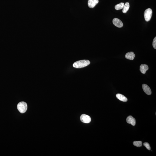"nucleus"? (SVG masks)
I'll return each mask as SVG.
<instances>
[{
	"instance_id": "f8f14e48",
	"label": "nucleus",
	"mask_w": 156,
	"mask_h": 156,
	"mask_svg": "<svg viewBox=\"0 0 156 156\" xmlns=\"http://www.w3.org/2000/svg\"><path fill=\"white\" fill-rule=\"evenodd\" d=\"M130 4L128 2H127L126 3V4H124V8H123V9L122 10V12L123 13H125L127 12V11H128L129 8H130Z\"/></svg>"
},
{
	"instance_id": "4468645a",
	"label": "nucleus",
	"mask_w": 156,
	"mask_h": 156,
	"mask_svg": "<svg viewBox=\"0 0 156 156\" xmlns=\"http://www.w3.org/2000/svg\"><path fill=\"white\" fill-rule=\"evenodd\" d=\"M133 144L135 146L140 147L142 146V142L141 141H134L133 142Z\"/></svg>"
},
{
	"instance_id": "ddd939ff",
	"label": "nucleus",
	"mask_w": 156,
	"mask_h": 156,
	"mask_svg": "<svg viewBox=\"0 0 156 156\" xmlns=\"http://www.w3.org/2000/svg\"><path fill=\"white\" fill-rule=\"evenodd\" d=\"M124 3L122 2L117 4L115 6V9L117 10L122 9L124 8Z\"/></svg>"
},
{
	"instance_id": "39448f33",
	"label": "nucleus",
	"mask_w": 156,
	"mask_h": 156,
	"mask_svg": "<svg viewBox=\"0 0 156 156\" xmlns=\"http://www.w3.org/2000/svg\"><path fill=\"white\" fill-rule=\"evenodd\" d=\"M113 23L118 28H122L123 26V24L121 21L117 18H115L112 21Z\"/></svg>"
},
{
	"instance_id": "1a4fd4ad",
	"label": "nucleus",
	"mask_w": 156,
	"mask_h": 156,
	"mask_svg": "<svg viewBox=\"0 0 156 156\" xmlns=\"http://www.w3.org/2000/svg\"><path fill=\"white\" fill-rule=\"evenodd\" d=\"M135 56V54L133 52H130L126 53L125 57L126 59L129 60H133L134 59Z\"/></svg>"
},
{
	"instance_id": "20e7f679",
	"label": "nucleus",
	"mask_w": 156,
	"mask_h": 156,
	"mask_svg": "<svg viewBox=\"0 0 156 156\" xmlns=\"http://www.w3.org/2000/svg\"><path fill=\"white\" fill-rule=\"evenodd\" d=\"M80 119L82 122L88 124L90 122L91 119L89 116L85 114H83L80 117Z\"/></svg>"
},
{
	"instance_id": "9d476101",
	"label": "nucleus",
	"mask_w": 156,
	"mask_h": 156,
	"mask_svg": "<svg viewBox=\"0 0 156 156\" xmlns=\"http://www.w3.org/2000/svg\"><path fill=\"white\" fill-rule=\"evenodd\" d=\"M149 69L148 65L145 64H142L140 66V72L143 74H145L146 71Z\"/></svg>"
},
{
	"instance_id": "423d86ee",
	"label": "nucleus",
	"mask_w": 156,
	"mask_h": 156,
	"mask_svg": "<svg viewBox=\"0 0 156 156\" xmlns=\"http://www.w3.org/2000/svg\"><path fill=\"white\" fill-rule=\"evenodd\" d=\"M126 121L127 123L131 124L133 126H134L136 125V119L132 116H129L127 117Z\"/></svg>"
},
{
	"instance_id": "7ed1b4c3",
	"label": "nucleus",
	"mask_w": 156,
	"mask_h": 156,
	"mask_svg": "<svg viewBox=\"0 0 156 156\" xmlns=\"http://www.w3.org/2000/svg\"><path fill=\"white\" fill-rule=\"evenodd\" d=\"M152 15V11L151 9L149 8L145 10L144 13L145 20L148 22L151 20Z\"/></svg>"
},
{
	"instance_id": "dca6fc26",
	"label": "nucleus",
	"mask_w": 156,
	"mask_h": 156,
	"mask_svg": "<svg viewBox=\"0 0 156 156\" xmlns=\"http://www.w3.org/2000/svg\"><path fill=\"white\" fill-rule=\"evenodd\" d=\"M153 46L154 48L156 49V37H155L154 38L153 41Z\"/></svg>"
},
{
	"instance_id": "f257e3e1",
	"label": "nucleus",
	"mask_w": 156,
	"mask_h": 156,
	"mask_svg": "<svg viewBox=\"0 0 156 156\" xmlns=\"http://www.w3.org/2000/svg\"><path fill=\"white\" fill-rule=\"evenodd\" d=\"M90 64V62L88 60H82L74 62L73 66L76 68H81L88 66Z\"/></svg>"
},
{
	"instance_id": "0eeeda50",
	"label": "nucleus",
	"mask_w": 156,
	"mask_h": 156,
	"mask_svg": "<svg viewBox=\"0 0 156 156\" xmlns=\"http://www.w3.org/2000/svg\"><path fill=\"white\" fill-rule=\"evenodd\" d=\"M142 89L146 94L148 95L151 94V91L150 88L147 84H144L142 85Z\"/></svg>"
},
{
	"instance_id": "f03ea898",
	"label": "nucleus",
	"mask_w": 156,
	"mask_h": 156,
	"mask_svg": "<svg viewBox=\"0 0 156 156\" xmlns=\"http://www.w3.org/2000/svg\"><path fill=\"white\" fill-rule=\"evenodd\" d=\"M17 108L19 112L21 113H24L27 110V104L25 102H21L18 104Z\"/></svg>"
},
{
	"instance_id": "6e6552de",
	"label": "nucleus",
	"mask_w": 156,
	"mask_h": 156,
	"mask_svg": "<svg viewBox=\"0 0 156 156\" xmlns=\"http://www.w3.org/2000/svg\"><path fill=\"white\" fill-rule=\"evenodd\" d=\"M99 2V0H89L88 1V6L90 8H94L97 4Z\"/></svg>"
},
{
	"instance_id": "2eb2a0df",
	"label": "nucleus",
	"mask_w": 156,
	"mask_h": 156,
	"mask_svg": "<svg viewBox=\"0 0 156 156\" xmlns=\"http://www.w3.org/2000/svg\"><path fill=\"white\" fill-rule=\"evenodd\" d=\"M143 145L147 149L149 150H151V147L150 145L148 142H145L143 143Z\"/></svg>"
},
{
	"instance_id": "9b49d317",
	"label": "nucleus",
	"mask_w": 156,
	"mask_h": 156,
	"mask_svg": "<svg viewBox=\"0 0 156 156\" xmlns=\"http://www.w3.org/2000/svg\"><path fill=\"white\" fill-rule=\"evenodd\" d=\"M116 96L117 99L122 101L127 102V98L122 94H117L116 95Z\"/></svg>"
}]
</instances>
